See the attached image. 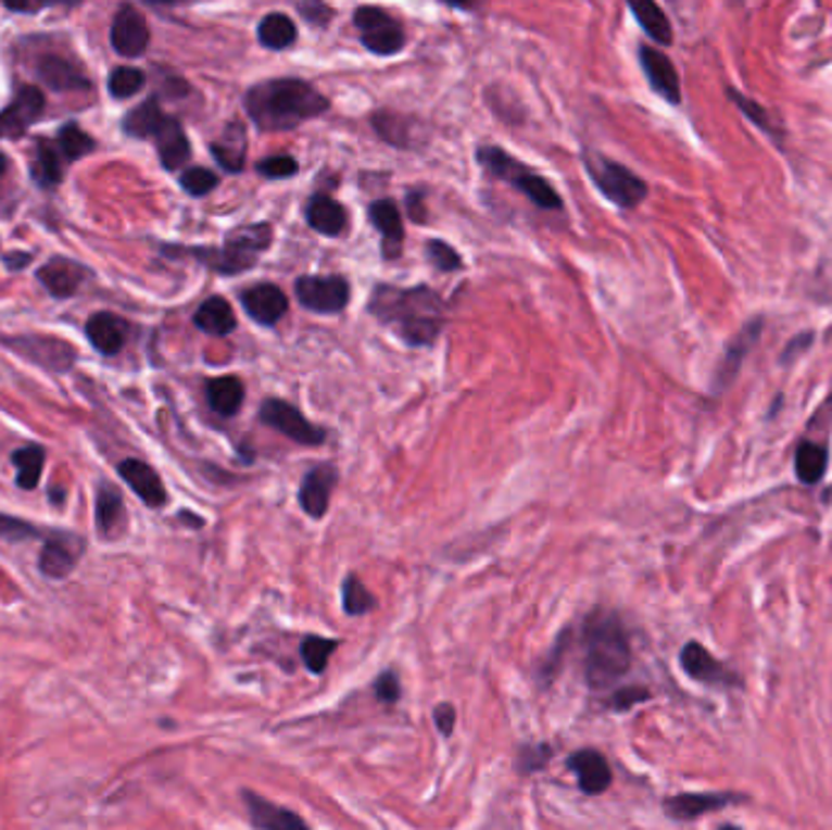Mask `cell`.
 <instances>
[{
    "mask_svg": "<svg viewBox=\"0 0 832 830\" xmlns=\"http://www.w3.org/2000/svg\"><path fill=\"white\" fill-rule=\"evenodd\" d=\"M828 449L820 447L816 441H801L796 455H794V468L796 478L804 485H818L825 478L828 470Z\"/></svg>",
    "mask_w": 832,
    "mask_h": 830,
    "instance_id": "obj_33",
    "label": "cell"
},
{
    "mask_svg": "<svg viewBox=\"0 0 832 830\" xmlns=\"http://www.w3.org/2000/svg\"><path fill=\"white\" fill-rule=\"evenodd\" d=\"M407 205H409V215L414 222H424L426 217V210H424V196H419V192H409L407 198Z\"/></svg>",
    "mask_w": 832,
    "mask_h": 830,
    "instance_id": "obj_53",
    "label": "cell"
},
{
    "mask_svg": "<svg viewBox=\"0 0 832 830\" xmlns=\"http://www.w3.org/2000/svg\"><path fill=\"white\" fill-rule=\"evenodd\" d=\"M339 480V473L331 465H317L307 475H304L302 488H300V507L312 519H322L329 510V500L333 492V485Z\"/></svg>",
    "mask_w": 832,
    "mask_h": 830,
    "instance_id": "obj_21",
    "label": "cell"
},
{
    "mask_svg": "<svg viewBox=\"0 0 832 830\" xmlns=\"http://www.w3.org/2000/svg\"><path fill=\"white\" fill-rule=\"evenodd\" d=\"M373 692H375V696H378V702H382V704L400 702V696H402L400 675L394 670H385L378 680L373 682Z\"/></svg>",
    "mask_w": 832,
    "mask_h": 830,
    "instance_id": "obj_49",
    "label": "cell"
},
{
    "mask_svg": "<svg viewBox=\"0 0 832 830\" xmlns=\"http://www.w3.org/2000/svg\"><path fill=\"white\" fill-rule=\"evenodd\" d=\"M110 42L119 56L135 59L147 52L149 47V25L147 17L135 5H122L110 27Z\"/></svg>",
    "mask_w": 832,
    "mask_h": 830,
    "instance_id": "obj_11",
    "label": "cell"
},
{
    "mask_svg": "<svg viewBox=\"0 0 832 830\" xmlns=\"http://www.w3.org/2000/svg\"><path fill=\"white\" fill-rule=\"evenodd\" d=\"M239 300H241V307L247 310V315L253 322L263 324V327H273V324H278L282 317H286L288 305H290L286 292H282L278 286H273V282H261V286L243 290Z\"/></svg>",
    "mask_w": 832,
    "mask_h": 830,
    "instance_id": "obj_16",
    "label": "cell"
},
{
    "mask_svg": "<svg viewBox=\"0 0 832 830\" xmlns=\"http://www.w3.org/2000/svg\"><path fill=\"white\" fill-rule=\"evenodd\" d=\"M638 56H641V66L647 76V84L653 86L655 93L672 105L682 103V84H679V74L675 64L669 62V56L651 45H643L638 49Z\"/></svg>",
    "mask_w": 832,
    "mask_h": 830,
    "instance_id": "obj_15",
    "label": "cell"
},
{
    "mask_svg": "<svg viewBox=\"0 0 832 830\" xmlns=\"http://www.w3.org/2000/svg\"><path fill=\"white\" fill-rule=\"evenodd\" d=\"M735 802H740L738 794H677L665 798V814L675 821H694Z\"/></svg>",
    "mask_w": 832,
    "mask_h": 830,
    "instance_id": "obj_22",
    "label": "cell"
},
{
    "mask_svg": "<svg viewBox=\"0 0 832 830\" xmlns=\"http://www.w3.org/2000/svg\"><path fill=\"white\" fill-rule=\"evenodd\" d=\"M584 164H587V171H590V178L594 180V186L602 190L614 205L623 210H633L647 198L645 180L641 176H635L631 168L618 164V161L594 154V156H587Z\"/></svg>",
    "mask_w": 832,
    "mask_h": 830,
    "instance_id": "obj_6",
    "label": "cell"
},
{
    "mask_svg": "<svg viewBox=\"0 0 832 830\" xmlns=\"http://www.w3.org/2000/svg\"><path fill=\"white\" fill-rule=\"evenodd\" d=\"M39 529L25 519H17V516L10 514H0V539L5 541H27V539H37Z\"/></svg>",
    "mask_w": 832,
    "mask_h": 830,
    "instance_id": "obj_47",
    "label": "cell"
},
{
    "mask_svg": "<svg viewBox=\"0 0 832 830\" xmlns=\"http://www.w3.org/2000/svg\"><path fill=\"white\" fill-rule=\"evenodd\" d=\"M651 692L643 690V687H626V690L614 692L612 700H608V706H614L616 712H628V708L645 702Z\"/></svg>",
    "mask_w": 832,
    "mask_h": 830,
    "instance_id": "obj_51",
    "label": "cell"
},
{
    "mask_svg": "<svg viewBox=\"0 0 832 830\" xmlns=\"http://www.w3.org/2000/svg\"><path fill=\"white\" fill-rule=\"evenodd\" d=\"M59 151L61 156H66L68 161H76V159H84L86 154H90V151L96 149V141L90 139L88 131L80 129L76 123H68L59 129Z\"/></svg>",
    "mask_w": 832,
    "mask_h": 830,
    "instance_id": "obj_41",
    "label": "cell"
},
{
    "mask_svg": "<svg viewBox=\"0 0 832 830\" xmlns=\"http://www.w3.org/2000/svg\"><path fill=\"white\" fill-rule=\"evenodd\" d=\"M129 327L125 319H119L110 312H98V315L86 322V337L93 347L105 353V356H115V353L125 347Z\"/></svg>",
    "mask_w": 832,
    "mask_h": 830,
    "instance_id": "obj_26",
    "label": "cell"
},
{
    "mask_svg": "<svg viewBox=\"0 0 832 830\" xmlns=\"http://www.w3.org/2000/svg\"><path fill=\"white\" fill-rule=\"evenodd\" d=\"M3 261H5V266H8L10 271H20V268H25L29 261H33V256L23 254V251H13V254H5Z\"/></svg>",
    "mask_w": 832,
    "mask_h": 830,
    "instance_id": "obj_54",
    "label": "cell"
},
{
    "mask_svg": "<svg viewBox=\"0 0 832 830\" xmlns=\"http://www.w3.org/2000/svg\"><path fill=\"white\" fill-rule=\"evenodd\" d=\"M39 78L54 90H84L88 88V78L80 71L61 56H45L37 66Z\"/></svg>",
    "mask_w": 832,
    "mask_h": 830,
    "instance_id": "obj_31",
    "label": "cell"
},
{
    "mask_svg": "<svg viewBox=\"0 0 832 830\" xmlns=\"http://www.w3.org/2000/svg\"><path fill=\"white\" fill-rule=\"evenodd\" d=\"M8 10H15V13H37V10L47 8L45 3H37V5H25V3H5Z\"/></svg>",
    "mask_w": 832,
    "mask_h": 830,
    "instance_id": "obj_55",
    "label": "cell"
},
{
    "mask_svg": "<svg viewBox=\"0 0 832 830\" xmlns=\"http://www.w3.org/2000/svg\"><path fill=\"white\" fill-rule=\"evenodd\" d=\"M117 473H119V478L125 480L131 490H135V494L141 502L149 504V507H154V510L164 507L166 500H168L166 488H164V482H161L159 473L151 468L149 463L137 461V458H127L117 465Z\"/></svg>",
    "mask_w": 832,
    "mask_h": 830,
    "instance_id": "obj_20",
    "label": "cell"
},
{
    "mask_svg": "<svg viewBox=\"0 0 832 830\" xmlns=\"http://www.w3.org/2000/svg\"><path fill=\"white\" fill-rule=\"evenodd\" d=\"M210 407L222 417H235L243 404V385L235 376H222L207 382Z\"/></svg>",
    "mask_w": 832,
    "mask_h": 830,
    "instance_id": "obj_34",
    "label": "cell"
},
{
    "mask_svg": "<svg viewBox=\"0 0 832 830\" xmlns=\"http://www.w3.org/2000/svg\"><path fill=\"white\" fill-rule=\"evenodd\" d=\"M144 84H147L144 71L131 68V66H119V68L113 71V74H110L108 90H110V96H113V98L125 100V98L137 96L139 90L144 88Z\"/></svg>",
    "mask_w": 832,
    "mask_h": 830,
    "instance_id": "obj_42",
    "label": "cell"
},
{
    "mask_svg": "<svg viewBox=\"0 0 832 830\" xmlns=\"http://www.w3.org/2000/svg\"><path fill=\"white\" fill-rule=\"evenodd\" d=\"M584 677L596 692L612 690L631 670V641L612 609H594L584 621Z\"/></svg>",
    "mask_w": 832,
    "mask_h": 830,
    "instance_id": "obj_3",
    "label": "cell"
},
{
    "mask_svg": "<svg viewBox=\"0 0 832 830\" xmlns=\"http://www.w3.org/2000/svg\"><path fill=\"white\" fill-rule=\"evenodd\" d=\"M156 149L161 156V164L168 171H178L190 159V141L186 137V129L178 123L176 117H166L164 125L156 131Z\"/></svg>",
    "mask_w": 832,
    "mask_h": 830,
    "instance_id": "obj_27",
    "label": "cell"
},
{
    "mask_svg": "<svg viewBox=\"0 0 832 830\" xmlns=\"http://www.w3.org/2000/svg\"><path fill=\"white\" fill-rule=\"evenodd\" d=\"M762 324H765L762 319H749L745 327L740 329L733 339H730V343L726 347V353H723V361H720V366L716 370V388L726 390L728 385L735 380L740 368H743V361L747 359V353L753 351L759 337H762Z\"/></svg>",
    "mask_w": 832,
    "mask_h": 830,
    "instance_id": "obj_19",
    "label": "cell"
},
{
    "mask_svg": "<svg viewBox=\"0 0 832 830\" xmlns=\"http://www.w3.org/2000/svg\"><path fill=\"white\" fill-rule=\"evenodd\" d=\"M13 463L17 465V485L23 490H35L39 478H42V468H45V449L37 447H25L13 453Z\"/></svg>",
    "mask_w": 832,
    "mask_h": 830,
    "instance_id": "obj_39",
    "label": "cell"
},
{
    "mask_svg": "<svg viewBox=\"0 0 832 830\" xmlns=\"http://www.w3.org/2000/svg\"><path fill=\"white\" fill-rule=\"evenodd\" d=\"M45 113V96L37 86H23L3 113H0V139H20Z\"/></svg>",
    "mask_w": 832,
    "mask_h": 830,
    "instance_id": "obj_10",
    "label": "cell"
},
{
    "mask_svg": "<svg viewBox=\"0 0 832 830\" xmlns=\"http://www.w3.org/2000/svg\"><path fill=\"white\" fill-rule=\"evenodd\" d=\"M166 117L168 115L164 113V110H161L159 100L149 98V100H144V103L131 110V113H127L125 123H122V129H125L127 135L135 137V139H154Z\"/></svg>",
    "mask_w": 832,
    "mask_h": 830,
    "instance_id": "obj_32",
    "label": "cell"
},
{
    "mask_svg": "<svg viewBox=\"0 0 832 830\" xmlns=\"http://www.w3.org/2000/svg\"><path fill=\"white\" fill-rule=\"evenodd\" d=\"M337 647H339V641L324 639V636H307L300 647L302 663L307 665V670L312 675H322L324 670H327V665Z\"/></svg>",
    "mask_w": 832,
    "mask_h": 830,
    "instance_id": "obj_40",
    "label": "cell"
},
{
    "mask_svg": "<svg viewBox=\"0 0 832 830\" xmlns=\"http://www.w3.org/2000/svg\"><path fill=\"white\" fill-rule=\"evenodd\" d=\"M353 25L358 27L363 47L378 56L398 54L404 49V42H407L400 20H394L380 8H358L356 13H353Z\"/></svg>",
    "mask_w": 832,
    "mask_h": 830,
    "instance_id": "obj_7",
    "label": "cell"
},
{
    "mask_svg": "<svg viewBox=\"0 0 832 830\" xmlns=\"http://www.w3.org/2000/svg\"><path fill=\"white\" fill-rule=\"evenodd\" d=\"M341 604L349 616H363L378 606V600H375V594L365 587L361 577L351 573L341 584Z\"/></svg>",
    "mask_w": 832,
    "mask_h": 830,
    "instance_id": "obj_38",
    "label": "cell"
},
{
    "mask_svg": "<svg viewBox=\"0 0 832 830\" xmlns=\"http://www.w3.org/2000/svg\"><path fill=\"white\" fill-rule=\"evenodd\" d=\"M631 13L635 15L638 25L645 29V35H651V39H655L659 45H672V25H669L665 10L657 3H651V0L631 3Z\"/></svg>",
    "mask_w": 832,
    "mask_h": 830,
    "instance_id": "obj_37",
    "label": "cell"
},
{
    "mask_svg": "<svg viewBox=\"0 0 832 830\" xmlns=\"http://www.w3.org/2000/svg\"><path fill=\"white\" fill-rule=\"evenodd\" d=\"M270 241H273V227L266 225V222H259V225H249V227H239L235 231H229L225 247L219 249H168V251H178V254L198 259L200 263H205L207 268L219 273V276H237V273H243L256 266L263 251L270 247Z\"/></svg>",
    "mask_w": 832,
    "mask_h": 830,
    "instance_id": "obj_4",
    "label": "cell"
},
{
    "mask_svg": "<svg viewBox=\"0 0 832 830\" xmlns=\"http://www.w3.org/2000/svg\"><path fill=\"white\" fill-rule=\"evenodd\" d=\"M5 168H8V159H5L3 151H0V176L5 174Z\"/></svg>",
    "mask_w": 832,
    "mask_h": 830,
    "instance_id": "obj_56",
    "label": "cell"
},
{
    "mask_svg": "<svg viewBox=\"0 0 832 830\" xmlns=\"http://www.w3.org/2000/svg\"><path fill=\"white\" fill-rule=\"evenodd\" d=\"M96 526L103 539H115L125 526V502L110 482L100 485L96 494Z\"/></svg>",
    "mask_w": 832,
    "mask_h": 830,
    "instance_id": "obj_28",
    "label": "cell"
},
{
    "mask_svg": "<svg viewBox=\"0 0 832 830\" xmlns=\"http://www.w3.org/2000/svg\"><path fill=\"white\" fill-rule=\"evenodd\" d=\"M217 186H219V176L212 174L210 168H202V166H192L188 171H182V176H180V188L192 198L207 196V192L215 190Z\"/></svg>",
    "mask_w": 832,
    "mask_h": 830,
    "instance_id": "obj_45",
    "label": "cell"
},
{
    "mask_svg": "<svg viewBox=\"0 0 832 830\" xmlns=\"http://www.w3.org/2000/svg\"><path fill=\"white\" fill-rule=\"evenodd\" d=\"M368 310L409 347H429L439 339L445 312L443 300L426 286H378L373 290Z\"/></svg>",
    "mask_w": 832,
    "mask_h": 830,
    "instance_id": "obj_2",
    "label": "cell"
},
{
    "mask_svg": "<svg viewBox=\"0 0 832 830\" xmlns=\"http://www.w3.org/2000/svg\"><path fill=\"white\" fill-rule=\"evenodd\" d=\"M304 215H307V225L324 237H341L349 227L346 208L333 198L324 196V192H317V196L310 198Z\"/></svg>",
    "mask_w": 832,
    "mask_h": 830,
    "instance_id": "obj_24",
    "label": "cell"
},
{
    "mask_svg": "<svg viewBox=\"0 0 832 830\" xmlns=\"http://www.w3.org/2000/svg\"><path fill=\"white\" fill-rule=\"evenodd\" d=\"M679 663H682L684 672L692 677V680L702 682V684H711V687H735L740 684L738 675L733 670L714 657L706 651L702 643H686L679 653Z\"/></svg>",
    "mask_w": 832,
    "mask_h": 830,
    "instance_id": "obj_14",
    "label": "cell"
},
{
    "mask_svg": "<svg viewBox=\"0 0 832 830\" xmlns=\"http://www.w3.org/2000/svg\"><path fill=\"white\" fill-rule=\"evenodd\" d=\"M37 278L49 292H52L54 298H71V295H76L80 282L86 280V268L78 266L76 261L56 256L52 261H47L45 266L39 268Z\"/></svg>",
    "mask_w": 832,
    "mask_h": 830,
    "instance_id": "obj_25",
    "label": "cell"
},
{
    "mask_svg": "<svg viewBox=\"0 0 832 830\" xmlns=\"http://www.w3.org/2000/svg\"><path fill=\"white\" fill-rule=\"evenodd\" d=\"M8 343L15 349V353H20V356H25L33 363H39V366H45L49 370L64 373L74 366L76 361V351L71 349L66 341L54 339V337H35L33 334V337H20Z\"/></svg>",
    "mask_w": 832,
    "mask_h": 830,
    "instance_id": "obj_13",
    "label": "cell"
},
{
    "mask_svg": "<svg viewBox=\"0 0 832 830\" xmlns=\"http://www.w3.org/2000/svg\"><path fill=\"white\" fill-rule=\"evenodd\" d=\"M259 419L263 424H268L270 429L280 431L282 437L300 443V447H322L324 439H327V431H324L322 427H314V424L304 417L300 410L292 407V404L286 400L263 402Z\"/></svg>",
    "mask_w": 832,
    "mask_h": 830,
    "instance_id": "obj_8",
    "label": "cell"
},
{
    "mask_svg": "<svg viewBox=\"0 0 832 830\" xmlns=\"http://www.w3.org/2000/svg\"><path fill=\"white\" fill-rule=\"evenodd\" d=\"M253 125L263 131H288L329 110V98L302 78H270L243 98Z\"/></svg>",
    "mask_w": 832,
    "mask_h": 830,
    "instance_id": "obj_1",
    "label": "cell"
},
{
    "mask_svg": "<svg viewBox=\"0 0 832 830\" xmlns=\"http://www.w3.org/2000/svg\"><path fill=\"white\" fill-rule=\"evenodd\" d=\"M567 765H570V769L575 772L577 784H580L582 792L590 796L604 794L614 782L612 765H608L606 757L598 751H594V747H582V751L572 753Z\"/></svg>",
    "mask_w": 832,
    "mask_h": 830,
    "instance_id": "obj_18",
    "label": "cell"
},
{
    "mask_svg": "<svg viewBox=\"0 0 832 830\" xmlns=\"http://www.w3.org/2000/svg\"><path fill=\"white\" fill-rule=\"evenodd\" d=\"M426 251H429V261L433 263L436 271L453 273L463 266L458 251L451 249L449 244H443V241H429V244H426Z\"/></svg>",
    "mask_w": 832,
    "mask_h": 830,
    "instance_id": "obj_48",
    "label": "cell"
},
{
    "mask_svg": "<svg viewBox=\"0 0 832 830\" xmlns=\"http://www.w3.org/2000/svg\"><path fill=\"white\" fill-rule=\"evenodd\" d=\"M256 171H259V176L268 178V180L292 178L298 174V161L288 154H276V156L263 159L261 164L256 166Z\"/></svg>",
    "mask_w": 832,
    "mask_h": 830,
    "instance_id": "obj_46",
    "label": "cell"
},
{
    "mask_svg": "<svg viewBox=\"0 0 832 830\" xmlns=\"http://www.w3.org/2000/svg\"><path fill=\"white\" fill-rule=\"evenodd\" d=\"M551 745H535V747H524L519 753V772L529 775V772H541V769L551 760Z\"/></svg>",
    "mask_w": 832,
    "mask_h": 830,
    "instance_id": "obj_50",
    "label": "cell"
},
{
    "mask_svg": "<svg viewBox=\"0 0 832 830\" xmlns=\"http://www.w3.org/2000/svg\"><path fill=\"white\" fill-rule=\"evenodd\" d=\"M61 174H64V164H61V151L56 149L54 141L39 139L35 147V161H33V178L37 186L54 188L61 184Z\"/></svg>",
    "mask_w": 832,
    "mask_h": 830,
    "instance_id": "obj_35",
    "label": "cell"
},
{
    "mask_svg": "<svg viewBox=\"0 0 832 830\" xmlns=\"http://www.w3.org/2000/svg\"><path fill=\"white\" fill-rule=\"evenodd\" d=\"M480 166L496 180H504V184L514 186L516 190H521L526 198H529L533 205L543 208V210H560L563 200L557 196V190L547 184V180L535 174L533 168L521 164L519 159H514L512 154H506L500 147H480L475 151Z\"/></svg>",
    "mask_w": 832,
    "mask_h": 830,
    "instance_id": "obj_5",
    "label": "cell"
},
{
    "mask_svg": "<svg viewBox=\"0 0 832 830\" xmlns=\"http://www.w3.org/2000/svg\"><path fill=\"white\" fill-rule=\"evenodd\" d=\"M298 39V27L288 15L282 13H270L261 20L259 25V42L266 49H288L295 45Z\"/></svg>",
    "mask_w": 832,
    "mask_h": 830,
    "instance_id": "obj_36",
    "label": "cell"
},
{
    "mask_svg": "<svg viewBox=\"0 0 832 830\" xmlns=\"http://www.w3.org/2000/svg\"><path fill=\"white\" fill-rule=\"evenodd\" d=\"M295 292L302 307L319 315H337L346 310L351 300V286L341 276H302L295 282Z\"/></svg>",
    "mask_w": 832,
    "mask_h": 830,
    "instance_id": "obj_9",
    "label": "cell"
},
{
    "mask_svg": "<svg viewBox=\"0 0 832 830\" xmlns=\"http://www.w3.org/2000/svg\"><path fill=\"white\" fill-rule=\"evenodd\" d=\"M720 830H740V828H735V826H723Z\"/></svg>",
    "mask_w": 832,
    "mask_h": 830,
    "instance_id": "obj_57",
    "label": "cell"
},
{
    "mask_svg": "<svg viewBox=\"0 0 832 830\" xmlns=\"http://www.w3.org/2000/svg\"><path fill=\"white\" fill-rule=\"evenodd\" d=\"M728 96H730V100H733V103H735L740 110H743V113H745L749 120H753V123H755L759 129L767 131V135L772 137V139H781L779 127L774 125V120L769 117V113H767V110H765L762 105L755 103V100H749L745 93H740V90H735V88H728Z\"/></svg>",
    "mask_w": 832,
    "mask_h": 830,
    "instance_id": "obj_43",
    "label": "cell"
},
{
    "mask_svg": "<svg viewBox=\"0 0 832 830\" xmlns=\"http://www.w3.org/2000/svg\"><path fill=\"white\" fill-rule=\"evenodd\" d=\"M373 125L380 131L385 141H390L394 147H409V131L404 129V125H409V120H404L402 115H390V113H375L373 115Z\"/></svg>",
    "mask_w": 832,
    "mask_h": 830,
    "instance_id": "obj_44",
    "label": "cell"
},
{
    "mask_svg": "<svg viewBox=\"0 0 832 830\" xmlns=\"http://www.w3.org/2000/svg\"><path fill=\"white\" fill-rule=\"evenodd\" d=\"M80 541L71 533H52L39 553V573L49 580H64L78 565Z\"/></svg>",
    "mask_w": 832,
    "mask_h": 830,
    "instance_id": "obj_17",
    "label": "cell"
},
{
    "mask_svg": "<svg viewBox=\"0 0 832 830\" xmlns=\"http://www.w3.org/2000/svg\"><path fill=\"white\" fill-rule=\"evenodd\" d=\"M368 212L370 222L382 235V256L388 261L400 259L404 247V227L398 205L392 200H375Z\"/></svg>",
    "mask_w": 832,
    "mask_h": 830,
    "instance_id": "obj_23",
    "label": "cell"
},
{
    "mask_svg": "<svg viewBox=\"0 0 832 830\" xmlns=\"http://www.w3.org/2000/svg\"><path fill=\"white\" fill-rule=\"evenodd\" d=\"M196 327L212 337H227L237 327L235 310L225 298H210L196 312Z\"/></svg>",
    "mask_w": 832,
    "mask_h": 830,
    "instance_id": "obj_30",
    "label": "cell"
},
{
    "mask_svg": "<svg viewBox=\"0 0 832 830\" xmlns=\"http://www.w3.org/2000/svg\"><path fill=\"white\" fill-rule=\"evenodd\" d=\"M455 721H458V714H455V706L443 702L433 708V724L439 728V733L443 738H451L455 731Z\"/></svg>",
    "mask_w": 832,
    "mask_h": 830,
    "instance_id": "obj_52",
    "label": "cell"
},
{
    "mask_svg": "<svg viewBox=\"0 0 832 830\" xmlns=\"http://www.w3.org/2000/svg\"><path fill=\"white\" fill-rule=\"evenodd\" d=\"M241 798L243 806H247L249 821L256 830H310L302 816L290 812L286 806L270 802L266 796L251 792V789H243Z\"/></svg>",
    "mask_w": 832,
    "mask_h": 830,
    "instance_id": "obj_12",
    "label": "cell"
},
{
    "mask_svg": "<svg viewBox=\"0 0 832 830\" xmlns=\"http://www.w3.org/2000/svg\"><path fill=\"white\" fill-rule=\"evenodd\" d=\"M210 151L222 168L229 174H239L247 166V129L241 123H229L225 135L210 147Z\"/></svg>",
    "mask_w": 832,
    "mask_h": 830,
    "instance_id": "obj_29",
    "label": "cell"
}]
</instances>
